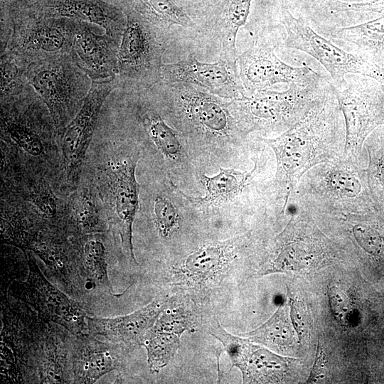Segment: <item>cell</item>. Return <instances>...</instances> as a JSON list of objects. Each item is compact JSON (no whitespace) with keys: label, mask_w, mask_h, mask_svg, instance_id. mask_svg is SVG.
I'll use <instances>...</instances> for the list:
<instances>
[{"label":"cell","mask_w":384,"mask_h":384,"mask_svg":"<svg viewBox=\"0 0 384 384\" xmlns=\"http://www.w3.org/2000/svg\"><path fill=\"white\" fill-rule=\"evenodd\" d=\"M29 63L9 50H1V100L20 95L28 84Z\"/></svg>","instance_id":"obj_27"},{"label":"cell","mask_w":384,"mask_h":384,"mask_svg":"<svg viewBox=\"0 0 384 384\" xmlns=\"http://www.w3.org/2000/svg\"><path fill=\"white\" fill-rule=\"evenodd\" d=\"M137 163L134 158L119 160L111 164L108 175L112 221L120 237L124 255L138 265L132 244V226L139 203Z\"/></svg>","instance_id":"obj_14"},{"label":"cell","mask_w":384,"mask_h":384,"mask_svg":"<svg viewBox=\"0 0 384 384\" xmlns=\"http://www.w3.org/2000/svg\"><path fill=\"white\" fill-rule=\"evenodd\" d=\"M281 15L287 34L284 46L304 52L319 61L330 74L335 88L342 87L350 74L372 78L384 85V70L378 65L336 46L302 18L294 17L284 5Z\"/></svg>","instance_id":"obj_6"},{"label":"cell","mask_w":384,"mask_h":384,"mask_svg":"<svg viewBox=\"0 0 384 384\" xmlns=\"http://www.w3.org/2000/svg\"><path fill=\"white\" fill-rule=\"evenodd\" d=\"M274 48L263 35H259L238 56V73L246 94L267 90L277 83L306 84L323 77L308 66L294 67L284 63L275 55Z\"/></svg>","instance_id":"obj_10"},{"label":"cell","mask_w":384,"mask_h":384,"mask_svg":"<svg viewBox=\"0 0 384 384\" xmlns=\"http://www.w3.org/2000/svg\"><path fill=\"white\" fill-rule=\"evenodd\" d=\"M250 4L251 0H225L220 17L206 33L216 43L220 59L237 61L236 37L247 21Z\"/></svg>","instance_id":"obj_22"},{"label":"cell","mask_w":384,"mask_h":384,"mask_svg":"<svg viewBox=\"0 0 384 384\" xmlns=\"http://www.w3.org/2000/svg\"><path fill=\"white\" fill-rule=\"evenodd\" d=\"M119 84L117 78L92 80L82 105L63 129L61 151L65 169L69 176L78 174L91 142L102 105Z\"/></svg>","instance_id":"obj_12"},{"label":"cell","mask_w":384,"mask_h":384,"mask_svg":"<svg viewBox=\"0 0 384 384\" xmlns=\"http://www.w3.org/2000/svg\"><path fill=\"white\" fill-rule=\"evenodd\" d=\"M320 31L331 39L355 45L361 56L378 65L384 61V17L356 26Z\"/></svg>","instance_id":"obj_21"},{"label":"cell","mask_w":384,"mask_h":384,"mask_svg":"<svg viewBox=\"0 0 384 384\" xmlns=\"http://www.w3.org/2000/svg\"><path fill=\"white\" fill-rule=\"evenodd\" d=\"M383 180H384V174H383Z\"/></svg>","instance_id":"obj_38"},{"label":"cell","mask_w":384,"mask_h":384,"mask_svg":"<svg viewBox=\"0 0 384 384\" xmlns=\"http://www.w3.org/2000/svg\"><path fill=\"white\" fill-rule=\"evenodd\" d=\"M82 267L89 281L112 292L108 277V260L106 247L96 236L88 238L82 245Z\"/></svg>","instance_id":"obj_26"},{"label":"cell","mask_w":384,"mask_h":384,"mask_svg":"<svg viewBox=\"0 0 384 384\" xmlns=\"http://www.w3.org/2000/svg\"><path fill=\"white\" fill-rule=\"evenodd\" d=\"M353 233L357 242L366 251L373 255L379 253L381 240L375 231L364 225H356Z\"/></svg>","instance_id":"obj_35"},{"label":"cell","mask_w":384,"mask_h":384,"mask_svg":"<svg viewBox=\"0 0 384 384\" xmlns=\"http://www.w3.org/2000/svg\"><path fill=\"white\" fill-rule=\"evenodd\" d=\"M78 21L49 16L26 6L1 9V50L32 63L71 53Z\"/></svg>","instance_id":"obj_2"},{"label":"cell","mask_w":384,"mask_h":384,"mask_svg":"<svg viewBox=\"0 0 384 384\" xmlns=\"http://www.w3.org/2000/svg\"><path fill=\"white\" fill-rule=\"evenodd\" d=\"M142 119L146 131L158 149L169 158L179 156L182 147L176 132L154 111H146Z\"/></svg>","instance_id":"obj_29"},{"label":"cell","mask_w":384,"mask_h":384,"mask_svg":"<svg viewBox=\"0 0 384 384\" xmlns=\"http://www.w3.org/2000/svg\"><path fill=\"white\" fill-rule=\"evenodd\" d=\"M246 336L252 341L269 346L281 348L291 344L294 334L285 308L279 306L268 320Z\"/></svg>","instance_id":"obj_28"},{"label":"cell","mask_w":384,"mask_h":384,"mask_svg":"<svg viewBox=\"0 0 384 384\" xmlns=\"http://www.w3.org/2000/svg\"><path fill=\"white\" fill-rule=\"evenodd\" d=\"M124 13L127 21L118 50L117 79L128 90L149 88L160 81L162 56L170 34L134 9Z\"/></svg>","instance_id":"obj_4"},{"label":"cell","mask_w":384,"mask_h":384,"mask_svg":"<svg viewBox=\"0 0 384 384\" xmlns=\"http://www.w3.org/2000/svg\"><path fill=\"white\" fill-rule=\"evenodd\" d=\"M166 303L155 299L133 313L112 318H87V331L106 341L122 344L129 348L142 346L144 337L152 327Z\"/></svg>","instance_id":"obj_19"},{"label":"cell","mask_w":384,"mask_h":384,"mask_svg":"<svg viewBox=\"0 0 384 384\" xmlns=\"http://www.w3.org/2000/svg\"><path fill=\"white\" fill-rule=\"evenodd\" d=\"M156 228L164 238H169L179 226V215L174 205L166 198L157 197L154 203Z\"/></svg>","instance_id":"obj_31"},{"label":"cell","mask_w":384,"mask_h":384,"mask_svg":"<svg viewBox=\"0 0 384 384\" xmlns=\"http://www.w3.org/2000/svg\"><path fill=\"white\" fill-rule=\"evenodd\" d=\"M332 85V84H331ZM292 127L274 139H260L274 150L277 177L287 186L284 206L302 175L325 161L324 151L335 139L337 128L332 85Z\"/></svg>","instance_id":"obj_1"},{"label":"cell","mask_w":384,"mask_h":384,"mask_svg":"<svg viewBox=\"0 0 384 384\" xmlns=\"http://www.w3.org/2000/svg\"><path fill=\"white\" fill-rule=\"evenodd\" d=\"M160 81L193 85L225 99L232 100L246 95L237 61L220 59L212 63H202L190 55L176 63H163Z\"/></svg>","instance_id":"obj_11"},{"label":"cell","mask_w":384,"mask_h":384,"mask_svg":"<svg viewBox=\"0 0 384 384\" xmlns=\"http://www.w3.org/2000/svg\"><path fill=\"white\" fill-rule=\"evenodd\" d=\"M328 293L333 316L340 323L346 324L351 312L348 297L336 286L331 287Z\"/></svg>","instance_id":"obj_34"},{"label":"cell","mask_w":384,"mask_h":384,"mask_svg":"<svg viewBox=\"0 0 384 384\" xmlns=\"http://www.w3.org/2000/svg\"><path fill=\"white\" fill-rule=\"evenodd\" d=\"M193 324L191 314L183 307L166 306L142 343L151 373H158L170 363L180 347L182 334L193 330Z\"/></svg>","instance_id":"obj_18"},{"label":"cell","mask_w":384,"mask_h":384,"mask_svg":"<svg viewBox=\"0 0 384 384\" xmlns=\"http://www.w3.org/2000/svg\"><path fill=\"white\" fill-rule=\"evenodd\" d=\"M128 347L109 341H100L87 334L75 337L70 353V379L72 383H94L124 365Z\"/></svg>","instance_id":"obj_15"},{"label":"cell","mask_w":384,"mask_h":384,"mask_svg":"<svg viewBox=\"0 0 384 384\" xmlns=\"http://www.w3.org/2000/svg\"><path fill=\"white\" fill-rule=\"evenodd\" d=\"M329 187L336 193L347 197L356 196L361 191L359 181L345 171H335L328 177Z\"/></svg>","instance_id":"obj_32"},{"label":"cell","mask_w":384,"mask_h":384,"mask_svg":"<svg viewBox=\"0 0 384 384\" xmlns=\"http://www.w3.org/2000/svg\"><path fill=\"white\" fill-rule=\"evenodd\" d=\"M290 319L299 340L309 336L311 319L304 303L297 299H290Z\"/></svg>","instance_id":"obj_33"},{"label":"cell","mask_w":384,"mask_h":384,"mask_svg":"<svg viewBox=\"0 0 384 384\" xmlns=\"http://www.w3.org/2000/svg\"><path fill=\"white\" fill-rule=\"evenodd\" d=\"M255 169L256 165L250 172L242 173L220 167L219 173L213 177L203 175L202 182L206 189L205 196L190 200L202 206L216 205L228 201L242 191Z\"/></svg>","instance_id":"obj_24"},{"label":"cell","mask_w":384,"mask_h":384,"mask_svg":"<svg viewBox=\"0 0 384 384\" xmlns=\"http://www.w3.org/2000/svg\"><path fill=\"white\" fill-rule=\"evenodd\" d=\"M134 9L169 34L174 25L184 28L195 26L192 19L174 0H137Z\"/></svg>","instance_id":"obj_25"},{"label":"cell","mask_w":384,"mask_h":384,"mask_svg":"<svg viewBox=\"0 0 384 384\" xmlns=\"http://www.w3.org/2000/svg\"><path fill=\"white\" fill-rule=\"evenodd\" d=\"M23 0H1V9L12 6Z\"/></svg>","instance_id":"obj_37"},{"label":"cell","mask_w":384,"mask_h":384,"mask_svg":"<svg viewBox=\"0 0 384 384\" xmlns=\"http://www.w3.org/2000/svg\"><path fill=\"white\" fill-rule=\"evenodd\" d=\"M319 255L313 247L297 242L285 246L263 274L288 272L306 268L313 263Z\"/></svg>","instance_id":"obj_30"},{"label":"cell","mask_w":384,"mask_h":384,"mask_svg":"<svg viewBox=\"0 0 384 384\" xmlns=\"http://www.w3.org/2000/svg\"><path fill=\"white\" fill-rule=\"evenodd\" d=\"M324 77L289 85L279 92L268 89L232 99L231 112L245 134L255 130H287L298 122L330 87Z\"/></svg>","instance_id":"obj_3"},{"label":"cell","mask_w":384,"mask_h":384,"mask_svg":"<svg viewBox=\"0 0 384 384\" xmlns=\"http://www.w3.org/2000/svg\"><path fill=\"white\" fill-rule=\"evenodd\" d=\"M27 79L60 129L75 117L92 85L70 54L30 63Z\"/></svg>","instance_id":"obj_5"},{"label":"cell","mask_w":384,"mask_h":384,"mask_svg":"<svg viewBox=\"0 0 384 384\" xmlns=\"http://www.w3.org/2000/svg\"><path fill=\"white\" fill-rule=\"evenodd\" d=\"M210 333L224 346L231 367L238 368L245 383H270L282 380L287 370L286 360L260 346L252 344L228 332L218 321L213 324Z\"/></svg>","instance_id":"obj_13"},{"label":"cell","mask_w":384,"mask_h":384,"mask_svg":"<svg viewBox=\"0 0 384 384\" xmlns=\"http://www.w3.org/2000/svg\"><path fill=\"white\" fill-rule=\"evenodd\" d=\"M156 85L193 132L220 140L230 139L237 134H245L231 112L230 101L187 83L159 81Z\"/></svg>","instance_id":"obj_7"},{"label":"cell","mask_w":384,"mask_h":384,"mask_svg":"<svg viewBox=\"0 0 384 384\" xmlns=\"http://www.w3.org/2000/svg\"><path fill=\"white\" fill-rule=\"evenodd\" d=\"M28 274L26 281L14 282L11 294L33 307L41 320L63 327L75 337L88 334L83 306L66 296L41 272L31 252H27Z\"/></svg>","instance_id":"obj_8"},{"label":"cell","mask_w":384,"mask_h":384,"mask_svg":"<svg viewBox=\"0 0 384 384\" xmlns=\"http://www.w3.org/2000/svg\"><path fill=\"white\" fill-rule=\"evenodd\" d=\"M93 24L78 21L71 56L91 80L117 78L119 43L95 31Z\"/></svg>","instance_id":"obj_17"},{"label":"cell","mask_w":384,"mask_h":384,"mask_svg":"<svg viewBox=\"0 0 384 384\" xmlns=\"http://www.w3.org/2000/svg\"><path fill=\"white\" fill-rule=\"evenodd\" d=\"M346 124L344 154L353 158L361 149L367 134L384 121V85L367 76L348 75L345 85H332Z\"/></svg>","instance_id":"obj_9"},{"label":"cell","mask_w":384,"mask_h":384,"mask_svg":"<svg viewBox=\"0 0 384 384\" xmlns=\"http://www.w3.org/2000/svg\"><path fill=\"white\" fill-rule=\"evenodd\" d=\"M54 323H46L38 357L40 383H70V353L68 331H61Z\"/></svg>","instance_id":"obj_20"},{"label":"cell","mask_w":384,"mask_h":384,"mask_svg":"<svg viewBox=\"0 0 384 384\" xmlns=\"http://www.w3.org/2000/svg\"><path fill=\"white\" fill-rule=\"evenodd\" d=\"M21 5L46 16L97 25L119 43L126 26L124 11L103 0H26Z\"/></svg>","instance_id":"obj_16"},{"label":"cell","mask_w":384,"mask_h":384,"mask_svg":"<svg viewBox=\"0 0 384 384\" xmlns=\"http://www.w3.org/2000/svg\"><path fill=\"white\" fill-rule=\"evenodd\" d=\"M327 376L326 357L320 342L317 350L314 366L307 379L308 383H317L323 382Z\"/></svg>","instance_id":"obj_36"},{"label":"cell","mask_w":384,"mask_h":384,"mask_svg":"<svg viewBox=\"0 0 384 384\" xmlns=\"http://www.w3.org/2000/svg\"><path fill=\"white\" fill-rule=\"evenodd\" d=\"M234 241L229 240L204 245L190 254L181 271L193 280L205 281L222 273L233 256Z\"/></svg>","instance_id":"obj_23"}]
</instances>
